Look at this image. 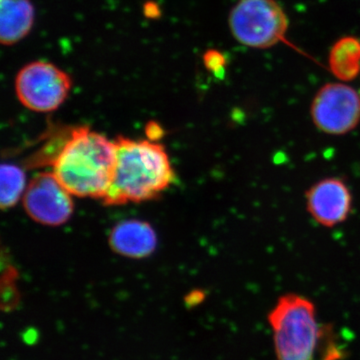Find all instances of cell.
I'll use <instances>...</instances> for the list:
<instances>
[{"label": "cell", "mask_w": 360, "mask_h": 360, "mask_svg": "<svg viewBox=\"0 0 360 360\" xmlns=\"http://www.w3.org/2000/svg\"><path fill=\"white\" fill-rule=\"evenodd\" d=\"M1 179V200L2 210H7L15 205L25 193V174L22 168L11 163H4L0 172Z\"/></svg>", "instance_id": "obj_12"}, {"label": "cell", "mask_w": 360, "mask_h": 360, "mask_svg": "<svg viewBox=\"0 0 360 360\" xmlns=\"http://www.w3.org/2000/svg\"><path fill=\"white\" fill-rule=\"evenodd\" d=\"M315 127L331 135L352 131L360 122V96L348 85L328 84L315 94L311 104Z\"/></svg>", "instance_id": "obj_6"}, {"label": "cell", "mask_w": 360, "mask_h": 360, "mask_svg": "<svg viewBox=\"0 0 360 360\" xmlns=\"http://www.w3.org/2000/svg\"><path fill=\"white\" fill-rule=\"evenodd\" d=\"M329 68L338 79L350 82L360 73V39L345 37L331 47L328 58Z\"/></svg>", "instance_id": "obj_11"}, {"label": "cell", "mask_w": 360, "mask_h": 360, "mask_svg": "<svg viewBox=\"0 0 360 360\" xmlns=\"http://www.w3.org/2000/svg\"><path fill=\"white\" fill-rule=\"evenodd\" d=\"M70 195L53 172H40L26 187L23 205L34 221L58 226L65 224L72 214L73 201Z\"/></svg>", "instance_id": "obj_7"}, {"label": "cell", "mask_w": 360, "mask_h": 360, "mask_svg": "<svg viewBox=\"0 0 360 360\" xmlns=\"http://www.w3.org/2000/svg\"><path fill=\"white\" fill-rule=\"evenodd\" d=\"M34 22L30 0H0V41L13 45L25 39Z\"/></svg>", "instance_id": "obj_10"}, {"label": "cell", "mask_w": 360, "mask_h": 360, "mask_svg": "<svg viewBox=\"0 0 360 360\" xmlns=\"http://www.w3.org/2000/svg\"><path fill=\"white\" fill-rule=\"evenodd\" d=\"M352 205L349 188L343 180L335 177L321 180L307 193V210L322 226L333 227L347 220Z\"/></svg>", "instance_id": "obj_8"}, {"label": "cell", "mask_w": 360, "mask_h": 360, "mask_svg": "<svg viewBox=\"0 0 360 360\" xmlns=\"http://www.w3.org/2000/svg\"><path fill=\"white\" fill-rule=\"evenodd\" d=\"M52 165L54 176L71 195L103 200L115 172V141L89 127H77Z\"/></svg>", "instance_id": "obj_2"}, {"label": "cell", "mask_w": 360, "mask_h": 360, "mask_svg": "<svg viewBox=\"0 0 360 360\" xmlns=\"http://www.w3.org/2000/svg\"><path fill=\"white\" fill-rule=\"evenodd\" d=\"M229 23L238 42L260 49L283 40L288 28V15L276 0H238Z\"/></svg>", "instance_id": "obj_4"}, {"label": "cell", "mask_w": 360, "mask_h": 360, "mask_svg": "<svg viewBox=\"0 0 360 360\" xmlns=\"http://www.w3.org/2000/svg\"><path fill=\"white\" fill-rule=\"evenodd\" d=\"M115 146V172L104 205L153 200L174 181V168L161 144L118 136Z\"/></svg>", "instance_id": "obj_1"}, {"label": "cell", "mask_w": 360, "mask_h": 360, "mask_svg": "<svg viewBox=\"0 0 360 360\" xmlns=\"http://www.w3.org/2000/svg\"><path fill=\"white\" fill-rule=\"evenodd\" d=\"M70 89V75L47 61H33L23 66L15 79L16 96L21 104L37 112L58 110Z\"/></svg>", "instance_id": "obj_5"}, {"label": "cell", "mask_w": 360, "mask_h": 360, "mask_svg": "<svg viewBox=\"0 0 360 360\" xmlns=\"http://www.w3.org/2000/svg\"><path fill=\"white\" fill-rule=\"evenodd\" d=\"M269 321L277 360H314L319 328L314 303L292 293L283 295Z\"/></svg>", "instance_id": "obj_3"}, {"label": "cell", "mask_w": 360, "mask_h": 360, "mask_svg": "<svg viewBox=\"0 0 360 360\" xmlns=\"http://www.w3.org/2000/svg\"><path fill=\"white\" fill-rule=\"evenodd\" d=\"M143 13L144 15L150 20H156L160 18L161 15V11L160 6L155 1H148L143 6Z\"/></svg>", "instance_id": "obj_14"}, {"label": "cell", "mask_w": 360, "mask_h": 360, "mask_svg": "<svg viewBox=\"0 0 360 360\" xmlns=\"http://www.w3.org/2000/svg\"><path fill=\"white\" fill-rule=\"evenodd\" d=\"M359 96H360V91L359 92Z\"/></svg>", "instance_id": "obj_15"}, {"label": "cell", "mask_w": 360, "mask_h": 360, "mask_svg": "<svg viewBox=\"0 0 360 360\" xmlns=\"http://www.w3.org/2000/svg\"><path fill=\"white\" fill-rule=\"evenodd\" d=\"M156 234L148 222L125 220L113 227L110 236L111 248L123 257H148L156 248Z\"/></svg>", "instance_id": "obj_9"}, {"label": "cell", "mask_w": 360, "mask_h": 360, "mask_svg": "<svg viewBox=\"0 0 360 360\" xmlns=\"http://www.w3.org/2000/svg\"><path fill=\"white\" fill-rule=\"evenodd\" d=\"M203 63L206 70L215 75H224L226 68V58L222 52L217 49H210L203 54Z\"/></svg>", "instance_id": "obj_13"}]
</instances>
